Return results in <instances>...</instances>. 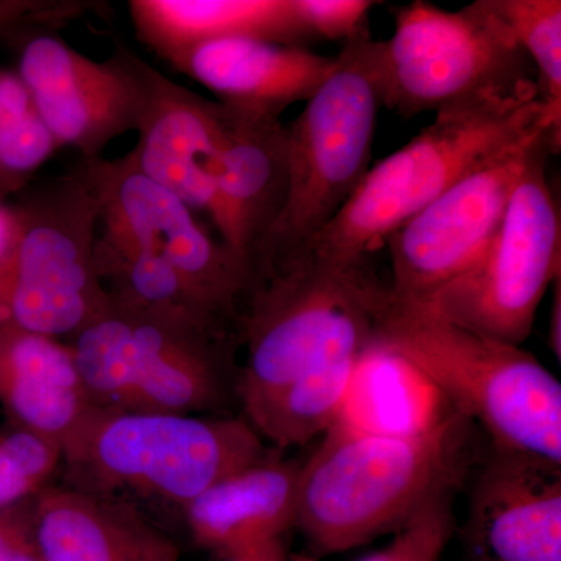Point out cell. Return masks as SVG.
I'll use <instances>...</instances> for the list:
<instances>
[{"instance_id": "8fae6325", "label": "cell", "mask_w": 561, "mask_h": 561, "mask_svg": "<svg viewBox=\"0 0 561 561\" xmlns=\"http://www.w3.org/2000/svg\"><path fill=\"white\" fill-rule=\"evenodd\" d=\"M73 171L98 202L99 238L171 265L239 328L253 278L186 203L144 175L130 153L80 160Z\"/></svg>"}, {"instance_id": "f546056e", "label": "cell", "mask_w": 561, "mask_h": 561, "mask_svg": "<svg viewBox=\"0 0 561 561\" xmlns=\"http://www.w3.org/2000/svg\"><path fill=\"white\" fill-rule=\"evenodd\" d=\"M551 313H549L548 342L553 356L561 362V276L553 280Z\"/></svg>"}, {"instance_id": "9a60e30c", "label": "cell", "mask_w": 561, "mask_h": 561, "mask_svg": "<svg viewBox=\"0 0 561 561\" xmlns=\"http://www.w3.org/2000/svg\"><path fill=\"white\" fill-rule=\"evenodd\" d=\"M133 65L142 106L138 142L128 153L144 175L210 219L225 136L224 105L162 76L136 51Z\"/></svg>"}, {"instance_id": "f1b7e54d", "label": "cell", "mask_w": 561, "mask_h": 561, "mask_svg": "<svg viewBox=\"0 0 561 561\" xmlns=\"http://www.w3.org/2000/svg\"><path fill=\"white\" fill-rule=\"evenodd\" d=\"M18 234V217L14 206L0 201V283L5 275Z\"/></svg>"}, {"instance_id": "83f0119b", "label": "cell", "mask_w": 561, "mask_h": 561, "mask_svg": "<svg viewBox=\"0 0 561 561\" xmlns=\"http://www.w3.org/2000/svg\"><path fill=\"white\" fill-rule=\"evenodd\" d=\"M32 501L0 511V561H44L33 524Z\"/></svg>"}, {"instance_id": "7c38bea8", "label": "cell", "mask_w": 561, "mask_h": 561, "mask_svg": "<svg viewBox=\"0 0 561 561\" xmlns=\"http://www.w3.org/2000/svg\"><path fill=\"white\" fill-rule=\"evenodd\" d=\"M542 136L548 135L540 133L479 165L387 238L391 300L430 305L481 260Z\"/></svg>"}, {"instance_id": "e0dca14e", "label": "cell", "mask_w": 561, "mask_h": 561, "mask_svg": "<svg viewBox=\"0 0 561 561\" xmlns=\"http://www.w3.org/2000/svg\"><path fill=\"white\" fill-rule=\"evenodd\" d=\"M302 460L272 456L221 479L184 508L195 545L225 560H286Z\"/></svg>"}, {"instance_id": "6da1fadb", "label": "cell", "mask_w": 561, "mask_h": 561, "mask_svg": "<svg viewBox=\"0 0 561 561\" xmlns=\"http://www.w3.org/2000/svg\"><path fill=\"white\" fill-rule=\"evenodd\" d=\"M476 432L478 426L459 412L413 437L330 427L302 460L295 527L316 556L397 534L467 481L479 463Z\"/></svg>"}, {"instance_id": "5bb4252c", "label": "cell", "mask_w": 561, "mask_h": 561, "mask_svg": "<svg viewBox=\"0 0 561 561\" xmlns=\"http://www.w3.org/2000/svg\"><path fill=\"white\" fill-rule=\"evenodd\" d=\"M461 541L468 561H561V463L490 446Z\"/></svg>"}, {"instance_id": "9c48e42d", "label": "cell", "mask_w": 561, "mask_h": 561, "mask_svg": "<svg viewBox=\"0 0 561 561\" xmlns=\"http://www.w3.org/2000/svg\"><path fill=\"white\" fill-rule=\"evenodd\" d=\"M383 108L405 119L486 92L537 87L529 58L496 0L457 11L427 2L402 7L382 41Z\"/></svg>"}, {"instance_id": "4dcf8cb0", "label": "cell", "mask_w": 561, "mask_h": 561, "mask_svg": "<svg viewBox=\"0 0 561 561\" xmlns=\"http://www.w3.org/2000/svg\"><path fill=\"white\" fill-rule=\"evenodd\" d=\"M294 561H316V560L309 559V557H298V559H295Z\"/></svg>"}, {"instance_id": "7a4b0ae2", "label": "cell", "mask_w": 561, "mask_h": 561, "mask_svg": "<svg viewBox=\"0 0 561 561\" xmlns=\"http://www.w3.org/2000/svg\"><path fill=\"white\" fill-rule=\"evenodd\" d=\"M540 133L549 136L537 87L486 92L438 110L415 138L370 168L337 216L294 257L368 261L457 181Z\"/></svg>"}, {"instance_id": "d4e9b609", "label": "cell", "mask_w": 561, "mask_h": 561, "mask_svg": "<svg viewBox=\"0 0 561 561\" xmlns=\"http://www.w3.org/2000/svg\"><path fill=\"white\" fill-rule=\"evenodd\" d=\"M61 468V446L0 421V511L35 500Z\"/></svg>"}, {"instance_id": "ac0fdd59", "label": "cell", "mask_w": 561, "mask_h": 561, "mask_svg": "<svg viewBox=\"0 0 561 561\" xmlns=\"http://www.w3.org/2000/svg\"><path fill=\"white\" fill-rule=\"evenodd\" d=\"M334 61L306 47L239 36L201 44L172 68L214 92L221 105L280 117L316 94Z\"/></svg>"}, {"instance_id": "52a82bcc", "label": "cell", "mask_w": 561, "mask_h": 561, "mask_svg": "<svg viewBox=\"0 0 561 561\" xmlns=\"http://www.w3.org/2000/svg\"><path fill=\"white\" fill-rule=\"evenodd\" d=\"M68 343L91 404L103 411L202 415L217 411L238 387L236 332L173 323L110 302Z\"/></svg>"}, {"instance_id": "277c9868", "label": "cell", "mask_w": 561, "mask_h": 561, "mask_svg": "<svg viewBox=\"0 0 561 561\" xmlns=\"http://www.w3.org/2000/svg\"><path fill=\"white\" fill-rule=\"evenodd\" d=\"M373 342L419 368L449 404L481 427L491 448L561 463V386L522 346L485 337L391 300Z\"/></svg>"}, {"instance_id": "5b68a950", "label": "cell", "mask_w": 561, "mask_h": 561, "mask_svg": "<svg viewBox=\"0 0 561 561\" xmlns=\"http://www.w3.org/2000/svg\"><path fill=\"white\" fill-rule=\"evenodd\" d=\"M387 298L368 261L301 254L260 273L239 321L245 362L236 393L245 415L332 354L370 345Z\"/></svg>"}, {"instance_id": "3957f363", "label": "cell", "mask_w": 561, "mask_h": 561, "mask_svg": "<svg viewBox=\"0 0 561 561\" xmlns=\"http://www.w3.org/2000/svg\"><path fill=\"white\" fill-rule=\"evenodd\" d=\"M271 456L249 420L94 408L62 443L61 485L183 515L214 483Z\"/></svg>"}, {"instance_id": "1f68e13d", "label": "cell", "mask_w": 561, "mask_h": 561, "mask_svg": "<svg viewBox=\"0 0 561 561\" xmlns=\"http://www.w3.org/2000/svg\"><path fill=\"white\" fill-rule=\"evenodd\" d=\"M228 561H286V560H228Z\"/></svg>"}, {"instance_id": "2e32d148", "label": "cell", "mask_w": 561, "mask_h": 561, "mask_svg": "<svg viewBox=\"0 0 561 561\" xmlns=\"http://www.w3.org/2000/svg\"><path fill=\"white\" fill-rule=\"evenodd\" d=\"M225 108V136L214 202L220 241L251 278L289 194V136L280 117Z\"/></svg>"}, {"instance_id": "603a6c76", "label": "cell", "mask_w": 561, "mask_h": 561, "mask_svg": "<svg viewBox=\"0 0 561 561\" xmlns=\"http://www.w3.org/2000/svg\"><path fill=\"white\" fill-rule=\"evenodd\" d=\"M58 150L24 81L0 68V201L24 191Z\"/></svg>"}, {"instance_id": "ba28073f", "label": "cell", "mask_w": 561, "mask_h": 561, "mask_svg": "<svg viewBox=\"0 0 561 561\" xmlns=\"http://www.w3.org/2000/svg\"><path fill=\"white\" fill-rule=\"evenodd\" d=\"M13 206L18 234L0 283V321L70 341L110 308L95 267L98 202L72 169Z\"/></svg>"}, {"instance_id": "ffe728a7", "label": "cell", "mask_w": 561, "mask_h": 561, "mask_svg": "<svg viewBox=\"0 0 561 561\" xmlns=\"http://www.w3.org/2000/svg\"><path fill=\"white\" fill-rule=\"evenodd\" d=\"M0 409L62 446L94 409L69 343L0 321Z\"/></svg>"}, {"instance_id": "484cf974", "label": "cell", "mask_w": 561, "mask_h": 561, "mask_svg": "<svg viewBox=\"0 0 561 561\" xmlns=\"http://www.w3.org/2000/svg\"><path fill=\"white\" fill-rule=\"evenodd\" d=\"M453 496L432 502L394 534L389 546L360 561H440L456 526Z\"/></svg>"}, {"instance_id": "30bf717a", "label": "cell", "mask_w": 561, "mask_h": 561, "mask_svg": "<svg viewBox=\"0 0 561 561\" xmlns=\"http://www.w3.org/2000/svg\"><path fill=\"white\" fill-rule=\"evenodd\" d=\"M557 153L548 136L538 140L481 260L430 305L416 308L476 334L522 346L531 334L542 297L561 276L560 206L546 176V161Z\"/></svg>"}, {"instance_id": "d6986e66", "label": "cell", "mask_w": 561, "mask_h": 561, "mask_svg": "<svg viewBox=\"0 0 561 561\" xmlns=\"http://www.w3.org/2000/svg\"><path fill=\"white\" fill-rule=\"evenodd\" d=\"M44 561H181L172 538L146 513L51 483L32 501Z\"/></svg>"}, {"instance_id": "cb8c5ba5", "label": "cell", "mask_w": 561, "mask_h": 561, "mask_svg": "<svg viewBox=\"0 0 561 561\" xmlns=\"http://www.w3.org/2000/svg\"><path fill=\"white\" fill-rule=\"evenodd\" d=\"M529 58L553 146H561V2L560 0H496Z\"/></svg>"}, {"instance_id": "4316f807", "label": "cell", "mask_w": 561, "mask_h": 561, "mask_svg": "<svg viewBox=\"0 0 561 561\" xmlns=\"http://www.w3.org/2000/svg\"><path fill=\"white\" fill-rule=\"evenodd\" d=\"M376 2L368 0H291L306 43L312 39L346 41L368 27Z\"/></svg>"}, {"instance_id": "4fadbf2b", "label": "cell", "mask_w": 561, "mask_h": 561, "mask_svg": "<svg viewBox=\"0 0 561 561\" xmlns=\"http://www.w3.org/2000/svg\"><path fill=\"white\" fill-rule=\"evenodd\" d=\"M14 72L58 147L79 151L81 160L101 157L114 139L138 130L142 88L133 50L119 41L108 60L95 61L50 28H27Z\"/></svg>"}, {"instance_id": "8992f818", "label": "cell", "mask_w": 561, "mask_h": 561, "mask_svg": "<svg viewBox=\"0 0 561 561\" xmlns=\"http://www.w3.org/2000/svg\"><path fill=\"white\" fill-rule=\"evenodd\" d=\"M383 94L382 41L367 27L343 43L330 76L287 125L289 194L253 278L300 253L353 197L370 171Z\"/></svg>"}, {"instance_id": "7402d4cb", "label": "cell", "mask_w": 561, "mask_h": 561, "mask_svg": "<svg viewBox=\"0 0 561 561\" xmlns=\"http://www.w3.org/2000/svg\"><path fill=\"white\" fill-rule=\"evenodd\" d=\"M456 409L411 362L371 341L357 360L331 427L382 437L426 434Z\"/></svg>"}, {"instance_id": "44dd1931", "label": "cell", "mask_w": 561, "mask_h": 561, "mask_svg": "<svg viewBox=\"0 0 561 561\" xmlns=\"http://www.w3.org/2000/svg\"><path fill=\"white\" fill-rule=\"evenodd\" d=\"M128 10L140 43L171 66L216 39L306 44L291 0H131Z\"/></svg>"}]
</instances>
